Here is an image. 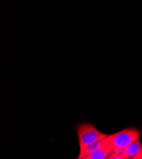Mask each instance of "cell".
I'll return each mask as SVG.
<instances>
[{
	"label": "cell",
	"mask_w": 142,
	"mask_h": 159,
	"mask_svg": "<svg viewBox=\"0 0 142 159\" xmlns=\"http://www.w3.org/2000/svg\"><path fill=\"white\" fill-rule=\"evenodd\" d=\"M108 159H125L122 155H119L117 153H115L113 152V153L110 155Z\"/></svg>",
	"instance_id": "6"
},
{
	"label": "cell",
	"mask_w": 142,
	"mask_h": 159,
	"mask_svg": "<svg viewBox=\"0 0 142 159\" xmlns=\"http://www.w3.org/2000/svg\"><path fill=\"white\" fill-rule=\"evenodd\" d=\"M78 159H83V158H79Z\"/></svg>",
	"instance_id": "8"
},
{
	"label": "cell",
	"mask_w": 142,
	"mask_h": 159,
	"mask_svg": "<svg viewBox=\"0 0 142 159\" xmlns=\"http://www.w3.org/2000/svg\"><path fill=\"white\" fill-rule=\"evenodd\" d=\"M80 149L107 138L108 135L100 132L91 123H82L76 128Z\"/></svg>",
	"instance_id": "2"
},
{
	"label": "cell",
	"mask_w": 142,
	"mask_h": 159,
	"mask_svg": "<svg viewBox=\"0 0 142 159\" xmlns=\"http://www.w3.org/2000/svg\"><path fill=\"white\" fill-rule=\"evenodd\" d=\"M131 159H142V150L136 157H135Z\"/></svg>",
	"instance_id": "7"
},
{
	"label": "cell",
	"mask_w": 142,
	"mask_h": 159,
	"mask_svg": "<svg viewBox=\"0 0 142 159\" xmlns=\"http://www.w3.org/2000/svg\"><path fill=\"white\" fill-rule=\"evenodd\" d=\"M142 150V144L137 140L125 148L122 155L125 159H131L136 157Z\"/></svg>",
	"instance_id": "4"
},
{
	"label": "cell",
	"mask_w": 142,
	"mask_h": 159,
	"mask_svg": "<svg viewBox=\"0 0 142 159\" xmlns=\"http://www.w3.org/2000/svg\"><path fill=\"white\" fill-rule=\"evenodd\" d=\"M108 136L104 139L96 141V143H94L92 144H90V145L87 146V147H85L83 148L80 149L79 158H82L85 156L100 149L103 147H104V146L108 143Z\"/></svg>",
	"instance_id": "5"
},
{
	"label": "cell",
	"mask_w": 142,
	"mask_h": 159,
	"mask_svg": "<svg viewBox=\"0 0 142 159\" xmlns=\"http://www.w3.org/2000/svg\"><path fill=\"white\" fill-rule=\"evenodd\" d=\"M141 132L138 129L130 127L124 129L115 134L108 135V139L113 152L122 155L124 150L128 146L139 140Z\"/></svg>",
	"instance_id": "1"
},
{
	"label": "cell",
	"mask_w": 142,
	"mask_h": 159,
	"mask_svg": "<svg viewBox=\"0 0 142 159\" xmlns=\"http://www.w3.org/2000/svg\"><path fill=\"white\" fill-rule=\"evenodd\" d=\"M113 148L110 146L108 139V143L101 148L100 149L90 153L84 157H83V159H108V157L110 156V155L113 153Z\"/></svg>",
	"instance_id": "3"
}]
</instances>
